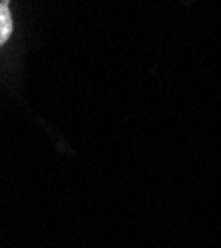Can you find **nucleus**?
Instances as JSON below:
<instances>
[{
    "label": "nucleus",
    "instance_id": "nucleus-1",
    "mask_svg": "<svg viewBox=\"0 0 221 248\" xmlns=\"http://www.w3.org/2000/svg\"><path fill=\"white\" fill-rule=\"evenodd\" d=\"M12 34V16L6 4L0 2V46H2Z\"/></svg>",
    "mask_w": 221,
    "mask_h": 248
}]
</instances>
